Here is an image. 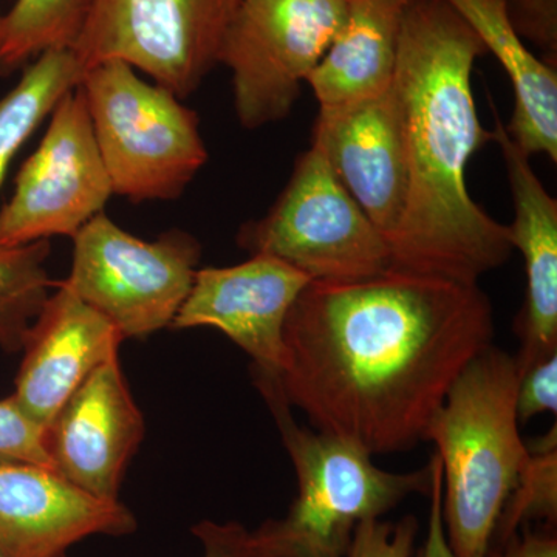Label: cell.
Instances as JSON below:
<instances>
[{
	"instance_id": "obj_1",
	"label": "cell",
	"mask_w": 557,
	"mask_h": 557,
	"mask_svg": "<svg viewBox=\"0 0 557 557\" xmlns=\"http://www.w3.org/2000/svg\"><path fill=\"white\" fill-rule=\"evenodd\" d=\"M478 285L388 270L311 281L289 310L278 386L319 432L375 454L424 442L450 386L493 344Z\"/></svg>"
},
{
	"instance_id": "obj_11",
	"label": "cell",
	"mask_w": 557,
	"mask_h": 557,
	"mask_svg": "<svg viewBox=\"0 0 557 557\" xmlns=\"http://www.w3.org/2000/svg\"><path fill=\"white\" fill-rule=\"evenodd\" d=\"M311 282L295 267L265 255L226 269L197 270L172 329L212 327L252 359V376L278 380L284 329L293 304Z\"/></svg>"
},
{
	"instance_id": "obj_12",
	"label": "cell",
	"mask_w": 557,
	"mask_h": 557,
	"mask_svg": "<svg viewBox=\"0 0 557 557\" xmlns=\"http://www.w3.org/2000/svg\"><path fill=\"white\" fill-rule=\"evenodd\" d=\"M311 145L387 242L408 200L405 120L397 86L336 109H319Z\"/></svg>"
},
{
	"instance_id": "obj_20",
	"label": "cell",
	"mask_w": 557,
	"mask_h": 557,
	"mask_svg": "<svg viewBox=\"0 0 557 557\" xmlns=\"http://www.w3.org/2000/svg\"><path fill=\"white\" fill-rule=\"evenodd\" d=\"M90 0H16L0 17V75L25 67L47 50L75 47Z\"/></svg>"
},
{
	"instance_id": "obj_9",
	"label": "cell",
	"mask_w": 557,
	"mask_h": 557,
	"mask_svg": "<svg viewBox=\"0 0 557 557\" xmlns=\"http://www.w3.org/2000/svg\"><path fill=\"white\" fill-rule=\"evenodd\" d=\"M239 0H90L73 53L84 72L123 61L183 100L219 64Z\"/></svg>"
},
{
	"instance_id": "obj_5",
	"label": "cell",
	"mask_w": 557,
	"mask_h": 557,
	"mask_svg": "<svg viewBox=\"0 0 557 557\" xmlns=\"http://www.w3.org/2000/svg\"><path fill=\"white\" fill-rule=\"evenodd\" d=\"M79 86L113 194L178 199L208 161L197 113L123 61L87 70Z\"/></svg>"
},
{
	"instance_id": "obj_18",
	"label": "cell",
	"mask_w": 557,
	"mask_h": 557,
	"mask_svg": "<svg viewBox=\"0 0 557 557\" xmlns=\"http://www.w3.org/2000/svg\"><path fill=\"white\" fill-rule=\"evenodd\" d=\"M507 72L515 109L505 131L525 156L557 161V73L528 49L509 21L507 0H446Z\"/></svg>"
},
{
	"instance_id": "obj_26",
	"label": "cell",
	"mask_w": 557,
	"mask_h": 557,
	"mask_svg": "<svg viewBox=\"0 0 557 557\" xmlns=\"http://www.w3.org/2000/svg\"><path fill=\"white\" fill-rule=\"evenodd\" d=\"M519 423L557 412V354L542 359L520 375L516 398Z\"/></svg>"
},
{
	"instance_id": "obj_21",
	"label": "cell",
	"mask_w": 557,
	"mask_h": 557,
	"mask_svg": "<svg viewBox=\"0 0 557 557\" xmlns=\"http://www.w3.org/2000/svg\"><path fill=\"white\" fill-rule=\"evenodd\" d=\"M50 242L0 247V347L22 350L32 322L49 298Z\"/></svg>"
},
{
	"instance_id": "obj_28",
	"label": "cell",
	"mask_w": 557,
	"mask_h": 557,
	"mask_svg": "<svg viewBox=\"0 0 557 557\" xmlns=\"http://www.w3.org/2000/svg\"><path fill=\"white\" fill-rule=\"evenodd\" d=\"M432 479L429 490V522L428 537L421 548V557H457L454 555L446 539L445 522H443V472L437 454L432 456Z\"/></svg>"
},
{
	"instance_id": "obj_30",
	"label": "cell",
	"mask_w": 557,
	"mask_h": 557,
	"mask_svg": "<svg viewBox=\"0 0 557 557\" xmlns=\"http://www.w3.org/2000/svg\"><path fill=\"white\" fill-rule=\"evenodd\" d=\"M0 17H2V14H0Z\"/></svg>"
},
{
	"instance_id": "obj_2",
	"label": "cell",
	"mask_w": 557,
	"mask_h": 557,
	"mask_svg": "<svg viewBox=\"0 0 557 557\" xmlns=\"http://www.w3.org/2000/svg\"><path fill=\"white\" fill-rule=\"evenodd\" d=\"M482 40L446 0H413L399 35L395 86L408 148L405 214L388 240L392 270L478 285L511 256L508 225L472 200L469 160L493 132L471 76Z\"/></svg>"
},
{
	"instance_id": "obj_25",
	"label": "cell",
	"mask_w": 557,
	"mask_h": 557,
	"mask_svg": "<svg viewBox=\"0 0 557 557\" xmlns=\"http://www.w3.org/2000/svg\"><path fill=\"white\" fill-rule=\"evenodd\" d=\"M507 10L520 38L539 47L545 61L556 67L557 0H507Z\"/></svg>"
},
{
	"instance_id": "obj_27",
	"label": "cell",
	"mask_w": 557,
	"mask_h": 557,
	"mask_svg": "<svg viewBox=\"0 0 557 557\" xmlns=\"http://www.w3.org/2000/svg\"><path fill=\"white\" fill-rule=\"evenodd\" d=\"M193 534L203 545V557H256L249 531L240 523L203 520L193 527Z\"/></svg>"
},
{
	"instance_id": "obj_19",
	"label": "cell",
	"mask_w": 557,
	"mask_h": 557,
	"mask_svg": "<svg viewBox=\"0 0 557 557\" xmlns=\"http://www.w3.org/2000/svg\"><path fill=\"white\" fill-rule=\"evenodd\" d=\"M70 49L47 50L25 65L17 86L0 98V185L24 143L84 78Z\"/></svg>"
},
{
	"instance_id": "obj_24",
	"label": "cell",
	"mask_w": 557,
	"mask_h": 557,
	"mask_svg": "<svg viewBox=\"0 0 557 557\" xmlns=\"http://www.w3.org/2000/svg\"><path fill=\"white\" fill-rule=\"evenodd\" d=\"M418 520L405 516L398 522L362 520L355 528L347 557H421L417 549Z\"/></svg>"
},
{
	"instance_id": "obj_7",
	"label": "cell",
	"mask_w": 557,
	"mask_h": 557,
	"mask_svg": "<svg viewBox=\"0 0 557 557\" xmlns=\"http://www.w3.org/2000/svg\"><path fill=\"white\" fill-rule=\"evenodd\" d=\"M73 242L72 271L64 284L108 318L124 339L171 327L196 278L199 242L177 230L153 242L138 239L104 212Z\"/></svg>"
},
{
	"instance_id": "obj_8",
	"label": "cell",
	"mask_w": 557,
	"mask_h": 557,
	"mask_svg": "<svg viewBox=\"0 0 557 557\" xmlns=\"http://www.w3.org/2000/svg\"><path fill=\"white\" fill-rule=\"evenodd\" d=\"M347 13L348 0H239L219 64L233 73L234 108L245 129L287 119Z\"/></svg>"
},
{
	"instance_id": "obj_3",
	"label": "cell",
	"mask_w": 557,
	"mask_h": 557,
	"mask_svg": "<svg viewBox=\"0 0 557 557\" xmlns=\"http://www.w3.org/2000/svg\"><path fill=\"white\" fill-rule=\"evenodd\" d=\"M516 357L487 346L461 370L424 432L443 472V522L457 557H490L498 520L530 461L519 434Z\"/></svg>"
},
{
	"instance_id": "obj_17",
	"label": "cell",
	"mask_w": 557,
	"mask_h": 557,
	"mask_svg": "<svg viewBox=\"0 0 557 557\" xmlns=\"http://www.w3.org/2000/svg\"><path fill=\"white\" fill-rule=\"evenodd\" d=\"M413 0H348L347 21L307 84L319 109L355 104L394 84L399 35Z\"/></svg>"
},
{
	"instance_id": "obj_23",
	"label": "cell",
	"mask_w": 557,
	"mask_h": 557,
	"mask_svg": "<svg viewBox=\"0 0 557 557\" xmlns=\"http://www.w3.org/2000/svg\"><path fill=\"white\" fill-rule=\"evenodd\" d=\"M0 463L36 465L54 471L47 429L32 420L11 395L0 399Z\"/></svg>"
},
{
	"instance_id": "obj_14",
	"label": "cell",
	"mask_w": 557,
	"mask_h": 557,
	"mask_svg": "<svg viewBox=\"0 0 557 557\" xmlns=\"http://www.w3.org/2000/svg\"><path fill=\"white\" fill-rule=\"evenodd\" d=\"M135 530L120 500L91 496L51 469L0 463V557H64L83 539Z\"/></svg>"
},
{
	"instance_id": "obj_10",
	"label": "cell",
	"mask_w": 557,
	"mask_h": 557,
	"mask_svg": "<svg viewBox=\"0 0 557 557\" xmlns=\"http://www.w3.org/2000/svg\"><path fill=\"white\" fill-rule=\"evenodd\" d=\"M50 115L39 148L22 164L13 197L0 211V247L73 239L113 194L81 86Z\"/></svg>"
},
{
	"instance_id": "obj_4",
	"label": "cell",
	"mask_w": 557,
	"mask_h": 557,
	"mask_svg": "<svg viewBox=\"0 0 557 557\" xmlns=\"http://www.w3.org/2000/svg\"><path fill=\"white\" fill-rule=\"evenodd\" d=\"M255 384L276 420L299 486L285 518L249 531L256 557H347L362 520L381 518L412 494L428 496L431 463L405 474L384 471L357 443L299 426L277 380Z\"/></svg>"
},
{
	"instance_id": "obj_29",
	"label": "cell",
	"mask_w": 557,
	"mask_h": 557,
	"mask_svg": "<svg viewBox=\"0 0 557 557\" xmlns=\"http://www.w3.org/2000/svg\"><path fill=\"white\" fill-rule=\"evenodd\" d=\"M490 557H557V537L552 527L533 530L522 527L504 544L491 549Z\"/></svg>"
},
{
	"instance_id": "obj_13",
	"label": "cell",
	"mask_w": 557,
	"mask_h": 557,
	"mask_svg": "<svg viewBox=\"0 0 557 557\" xmlns=\"http://www.w3.org/2000/svg\"><path fill=\"white\" fill-rule=\"evenodd\" d=\"M143 437L145 418L116 357L65 401L47 428V449L62 479L91 496L119 500L124 472Z\"/></svg>"
},
{
	"instance_id": "obj_6",
	"label": "cell",
	"mask_w": 557,
	"mask_h": 557,
	"mask_svg": "<svg viewBox=\"0 0 557 557\" xmlns=\"http://www.w3.org/2000/svg\"><path fill=\"white\" fill-rule=\"evenodd\" d=\"M237 244L251 256H271L317 282L362 281L392 269L383 234L314 145L296 160L270 211L242 225Z\"/></svg>"
},
{
	"instance_id": "obj_16",
	"label": "cell",
	"mask_w": 557,
	"mask_h": 557,
	"mask_svg": "<svg viewBox=\"0 0 557 557\" xmlns=\"http://www.w3.org/2000/svg\"><path fill=\"white\" fill-rule=\"evenodd\" d=\"M504 156L511 189L515 219L508 225L512 249L525 265V302L516 319L520 350L519 373L557 354V200L531 168L530 157L509 138L496 115L493 131Z\"/></svg>"
},
{
	"instance_id": "obj_22",
	"label": "cell",
	"mask_w": 557,
	"mask_h": 557,
	"mask_svg": "<svg viewBox=\"0 0 557 557\" xmlns=\"http://www.w3.org/2000/svg\"><path fill=\"white\" fill-rule=\"evenodd\" d=\"M557 435L556 424L544 438L528 446L530 461L511 494L493 539V547L507 542L522 527L533 522L555 525L557 518ZM491 555V553H490Z\"/></svg>"
},
{
	"instance_id": "obj_15",
	"label": "cell",
	"mask_w": 557,
	"mask_h": 557,
	"mask_svg": "<svg viewBox=\"0 0 557 557\" xmlns=\"http://www.w3.org/2000/svg\"><path fill=\"white\" fill-rule=\"evenodd\" d=\"M47 298L25 335L24 358L11 395L40 426L49 428L91 373L119 357L120 330L64 284Z\"/></svg>"
}]
</instances>
